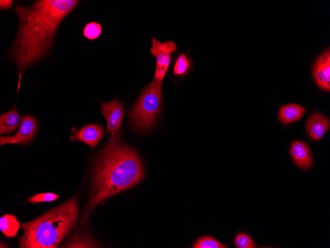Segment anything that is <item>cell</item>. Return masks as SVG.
Masks as SVG:
<instances>
[{"mask_svg":"<svg viewBox=\"0 0 330 248\" xmlns=\"http://www.w3.org/2000/svg\"><path fill=\"white\" fill-rule=\"evenodd\" d=\"M77 0H39L30 6L17 3L14 10L18 31L10 52L21 77L26 68L47 53L56 30L63 19L79 2Z\"/></svg>","mask_w":330,"mask_h":248,"instance_id":"obj_1","label":"cell"},{"mask_svg":"<svg viewBox=\"0 0 330 248\" xmlns=\"http://www.w3.org/2000/svg\"><path fill=\"white\" fill-rule=\"evenodd\" d=\"M144 170L137 153L113 133L95 162L88 201L80 223L85 229L90 214L104 200L140 182Z\"/></svg>","mask_w":330,"mask_h":248,"instance_id":"obj_2","label":"cell"},{"mask_svg":"<svg viewBox=\"0 0 330 248\" xmlns=\"http://www.w3.org/2000/svg\"><path fill=\"white\" fill-rule=\"evenodd\" d=\"M79 216L74 197L38 218L22 224L19 248H55L75 226Z\"/></svg>","mask_w":330,"mask_h":248,"instance_id":"obj_3","label":"cell"},{"mask_svg":"<svg viewBox=\"0 0 330 248\" xmlns=\"http://www.w3.org/2000/svg\"><path fill=\"white\" fill-rule=\"evenodd\" d=\"M162 99V82L154 79L146 87L130 113L135 128L145 130L154 125L161 108Z\"/></svg>","mask_w":330,"mask_h":248,"instance_id":"obj_4","label":"cell"},{"mask_svg":"<svg viewBox=\"0 0 330 248\" xmlns=\"http://www.w3.org/2000/svg\"><path fill=\"white\" fill-rule=\"evenodd\" d=\"M176 50V45L173 41L161 43L153 37L150 51L156 58L154 79L162 82L172 60L171 53Z\"/></svg>","mask_w":330,"mask_h":248,"instance_id":"obj_5","label":"cell"},{"mask_svg":"<svg viewBox=\"0 0 330 248\" xmlns=\"http://www.w3.org/2000/svg\"><path fill=\"white\" fill-rule=\"evenodd\" d=\"M38 126L36 120L32 116L24 115L18 132L13 136H3L0 137V146L6 144L26 145L34 138Z\"/></svg>","mask_w":330,"mask_h":248,"instance_id":"obj_6","label":"cell"},{"mask_svg":"<svg viewBox=\"0 0 330 248\" xmlns=\"http://www.w3.org/2000/svg\"><path fill=\"white\" fill-rule=\"evenodd\" d=\"M124 113L123 104L118 100L101 104V113L107 120V132H117L121 128Z\"/></svg>","mask_w":330,"mask_h":248,"instance_id":"obj_7","label":"cell"},{"mask_svg":"<svg viewBox=\"0 0 330 248\" xmlns=\"http://www.w3.org/2000/svg\"><path fill=\"white\" fill-rule=\"evenodd\" d=\"M313 75L318 85L322 89H330V51L328 49L318 57L313 66Z\"/></svg>","mask_w":330,"mask_h":248,"instance_id":"obj_8","label":"cell"},{"mask_svg":"<svg viewBox=\"0 0 330 248\" xmlns=\"http://www.w3.org/2000/svg\"><path fill=\"white\" fill-rule=\"evenodd\" d=\"M74 135L70 137L72 142L81 141L94 148L99 142L104 133V130L100 125L90 124L86 125L79 131L76 128H72Z\"/></svg>","mask_w":330,"mask_h":248,"instance_id":"obj_9","label":"cell"},{"mask_svg":"<svg viewBox=\"0 0 330 248\" xmlns=\"http://www.w3.org/2000/svg\"><path fill=\"white\" fill-rule=\"evenodd\" d=\"M330 127V120L323 114L314 112L306 122V130L310 138L312 140L320 139Z\"/></svg>","mask_w":330,"mask_h":248,"instance_id":"obj_10","label":"cell"},{"mask_svg":"<svg viewBox=\"0 0 330 248\" xmlns=\"http://www.w3.org/2000/svg\"><path fill=\"white\" fill-rule=\"evenodd\" d=\"M291 156L300 168L308 169L312 163V156L308 146L301 141H294L290 149Z\"/></svg>","mask_w":330,"mask_h":248,"instance_id":"obj_11","label":"cell"},{"mask_svg":"<svg viewBox=\"0 0 330 248\" xmlns=\"http://www.w3.org/2000/svg\"><path fill=\"white\" fill-rule=\"evenodd\" d=\"M306 109L296 104H289L282 106L279 112V118L284 125L299 120L305 114Z\"/></svg>","mask_w":330,"mask_h":248,"instance_id":"obj_12","label":"cell"},{"mask_svg":"<svg viewBox=\"0 0 330 248\" xmlns=\"http://www.w3.org/2000/svg\"><path fill=\"white\" fill-rule=\"evenodd\" d=\"M21 116L18 113L16 105L9 111L0 116V134H9L20 125Z\"/></svg>","mask_w":330,"mask_h":248,"instance_id":"obj_13","label":"cell"},{"mask_svg":"<svg viewBox=\"0 0 330 248\" xmlns=\"http://www.w3.org/2000/svg\"><path fill=\"white\" fill-rule=\"evenodd\" d=\"M20 227V223L12 214H5L0 219V231L7 238L15 237Z\"/></svg>","mask_w":330,"mask_h":248,"instance_id":"obj_14","label":"cell"},{"mask_svg":"<svg viewBox=\"0 0 330 248\" xmlns=\"http://www.w3.org/2000/svg\"><path fill=\"white\" fill-rule=\"evenodd\" d=\"M230 245H223L211 236L200 237L192 246L193 248H227Z\"/></svg>","mask_w":330,"mask_h":248,"instance_id":"obj_15","label":"cell"},{"mask_svg":"<svg viewBox=\"0 0 330 248\" xmlns=\"http://www.w3.org/2000/svg\"><path fill=\"white\" fill-rule=\"evenodd\" d=\"M190 63L188 57L184 53L177 57L173 67V72L175 75H183L189 70Z\"/></svg>","mask_w":330,"mask_h":248,"instance_id":"obj_16","label":"cell"},{"mask_svg":"<svg viewBox=\"0 0 330 248\" xmlns=\"http://www.w3.org/2000/svg\"><path fill=\"white\" fill-rule=\"evenodd\" d=\"M101 25L95 22L87 23L83 28V35L89 40L97 38L101 35Z\"/></svg>","mask_w":330,"mask_h":248,"instance_id":"obj_17","label":"cell"},{"mask_svg":"<svg viewBox=\"0 0 330 248\" xmlns=\"http://www.w3.org/2000/svg\"><path fill=\"white\" fill-rule=\"evenodd\" d=\"M95 247L97 246L92 243L88 237L82 236L74 237L67 245L64 246L65 248H95Z\"/></svg>","mask_w":330,"mask_h":248,"instance_id":"obj_18","label":"cell"},{"mask_svg":"<svg viewBox=\"0 0 330 248\" xmlns=\"http://www.w3.org/2000/svg\"><path fill=\"white\" fill-rule=\"evenodd\" d=\"M235 246L238 248H255L256 245L248 234L241 233L238 234L234 240Z\"/></svg>","mask_w":330,"mask_h":248,"instance_id":"obj_19","label":"cell"},{"mask_svg":"<svg viewBox=\"0 0 330 248\" xmlns=\"http://www.w3.org/2000/svg\"><path fill=\"white\" fill-rule=\"evenodd\" d=\"M59 196L52 193H41L34 195L28 199L30 203L52 201L56 200Z\"/></svg>","mask_w":330,"mask_h":248,"instance_id":"obj_20","label":"cell"},{"mask_svg":"<svg viewBox=\"0 0 330 248\" xmlns=\"http://www.w3.org/2000/svg\"><path fill=\"white\" fill-rule=\"evenodd\" d=\"M13 0H0V7L1 9H7L12 7Z\"/></svg>","mask_w":330,"mask_h":248,"instance_id":"obj_21","label":"cell"}]
</instances>
